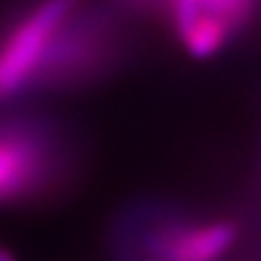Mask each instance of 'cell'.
<instances>
[{
    "label": "cell",
    "instance_id": "obj_1",
    "mask_svg": "<svg viewBox=\"0 0 261 261\" xmlns=\"http://www.w3.org/2000/svg\"><path fill=\"white\" fill-rule=\"evenodd\" d=\"M50 122L35 116L0 118V207H15L53 192L61 150Z\"/></svg>",
    "mask_w": 261,
    "mask_h": 261
},
{
    "label": "cell",
    "instance_id": "obj_2",
    "mask_svg": "<svg viewBox=\"0 0 261 261\" xmlns=\"http://www.w3.org/2000/svg\"><path fill=\"white\" fill-rule=\"evenodd\" d=\"M81 0H35L0 29V102L31 92L65 20Z\"/></svg>",
    "mask_w": 261,
    "mask_h": 261
},
{
    "label": "cell",
    "instance_id": "obj_3",
    "mask_svg": "<svg viewBox=\"0 0 261 261\" xmlns=\"http://www.w3.org/2000/svg\"><path fill=\"white\" fill-rule=\"evenodd\" d=\"M109 55L111 33L105 18L92 13L87 15L76 7V11L57 33L50 50L31 85V92L85 83L89 76L102 70Z\"/></svg>",
    "mask_w": 261,
    "mask_h": 261
},
{
    "label": "cell",
    "instance_id": "obj_4",
    "mask_svg": "<svg viewBox=\"0 0 261 261\" xmlns=\"http://www.w3.org/2000/svg\"><path fill=\"white\" fill-rule=\"evenodd\" d=\"M238 240L231 220L172 224L150 235L148 248L157 261H220Z\"/></svg>",
    "mask_w": 261,
    "mask_h": 261
},
{
    "label": "cell",
    "instance_id": "obj_5",
    "mask_svg": "<svg viewBox=\"0 0 261 261\" xmlns=\"http://www.w3.org/2000/svg\"><path fill=\"white\" fill-rule=\"evenodd\" d=\"M259 0H196V11L207 13L238 35L257 15Z\"/></svg>",
    "mask_w": 261,
    "mask_h": 261
},
{
    "label": "cell",
    "instance_id": "obj_6",
    "mask_svg": "<svg viewBox=\"0 0 261 261\" xmlns=\"http://www.w3.org/2000/svg\"><path fill=\"white\" fill-rule=\"evenodd\" d=\"M0 261H15V257L11 255V252H9V250L0 248Z\"/></svg>",
    "mask_w": 261,
    "mask_h": 261
}]
</instances>
